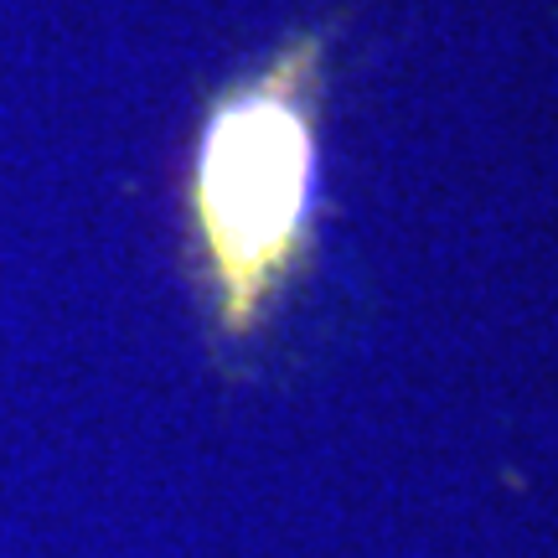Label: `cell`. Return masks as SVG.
<instances>
[{
	"mask_svg": "<svg viewBox=\"0 0 558 558\" xmlns=\"http://www.w3.org/2000/svg\"><path fill=\"white\" fill-rule=\"evenodd\" d=\"M331 37L300 26L207 99L181 181L186 259L213 337L248 347L320 254V124Z\"/></svg>",
	"mask_w": 558,
	"mask_h": 558,
	"instance_id": "1",
	"label": "cell"
}]
</instances>
